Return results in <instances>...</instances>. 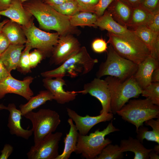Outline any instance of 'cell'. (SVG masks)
I'll list each match as a JSON object with an SVG mask.
<instances>
[{
    "instance_id": "6da1fadb",
    "label": "cell",
    "mask_w": 159,
    "mask_h": 159,
    "mask_svg": "<svg viewBox=\"0 0 159 159\" xmlns=\"http://www.w3.org/2000/svg\"><path fill=\"white\" fill-rule=\"evenodd\" d=\"M22 4L26 10L36 18L42 28L55 31L59 36L80 34V31L70 24L69 16L60 13L45 2L31 0Z\"/></svg>"
},
{
    "instance_id": "7a4b0ae2",
    "label": "cell",
    "mask_w": 159,
    "mask_h": 159,
    "mask_svg": "<svg viewBox=\"0 0 159 159\" xmlns=\"http://www.w3.org/2000/svg\"><path fill=\"white\" fill-rule=\"evenodd\" d=\"M98 62L97 59L90 56L85 47H82L59 67L42 72L41 75L44 78H63L65 76L74 78L90 72Z\"/></svg>"
},
{
    "instance_id": "3957f363",
    "label": "cell",
    "mask_w": 159,
    "mask_h": 159,
    "mask_svg": "<svg viewBox=\"0 0 159 159\" xmlns=\"http://www.w3.org/2000/svg\"><path fill=\"white\" fill-rule=\"evenodd\" d=\"M127 102L116 114L135 125L136 132L143 122L159 118V106L153 104L148 98L130 100Z\"/></svg>"
},
{
    "instance_id": "277c9868",
    "label": "cell",
    "mask_w": 159,
    "mask_h": 159,
    "mask_svg": "<svg viewBox=\"0 0 159 159\" xmlns=\"http://www.w3.org/2000/svg\"><path fill=\"white\" fill-rule=\"evenodd\" d=\"M105 80L107 83L110 92V107L113 114H116L130 99L138 97L141 94L142 90L133 76L124 81L109 76Z\"/></svg>"
},
{
    "instance_id": "5b68a950",
    "label": "cell",
    "mask_w": 159,
    "mask_h": 159,
    "mask_svg": "<svg viewBox=\"0 0 159 159\" xmlns=\"http://www.w3.org/2000/svg\"><path fill=\"white\" fill-rule=\"evenodd\" d=\"M106 52L107 58L100 65L96 74L97 78L107 75L124 81L134 75L138 64L120 56L110 44Z\"/></svg>"
},
{
    "instance_id": "8992f818",
    "label": "cell",
    "mask_w": 159,
    "mask_h": 159,
    "mask_svg": "<svg viewBox=\"0 0 159 159\" xmlns=\"http://www.w3.org/2000/svg\"><path fill=\"white\" fill-rule=\"evenodd\" d=\"M119 130L113 125L112 121L102 131L97 129L89 135L79 134L75 153L81 154L86 159H95L105 147L112 142L109 138L105 139V136Z\"/></svg>"
},
{
    "instance_id": "52a82bcc",
    "label": "cell",
    "mask_w": 159,
    "mask_h": 159,
    "mask_svg": "<svg viewBox=\"0 0 159 159\" xmlns=\"http://www.w3.org/2000/svg\"><path fill=\"white\" fill-rule=\"evenodd\" d=\"M31 122L34 135V145H36L45 137L54 132L61 122L59 115L49 109L31 111L23 116Z\"/></svg>"
},
{
    "instance_id": "ba28073f",
    "label": "cell",
    "mask_w": 159,
    "mask_h": 159,
    "mask_svg": "<svg viewBox=\"0 0 159 159\" xmlns=\"http://www.w3.org/2000/svg\"><path fill=\"white\" fill-rule=\"evenodd\" d=\"M107 36V43L110 44L118 54L137 64L150 55L148 48L143 42L131 41L109 32Z\"/></svg>"
},
{
    "instance_id": "9c48e42d",
    "label": "cell",
    "mask_w": 159,
    "mask_h": 159,
    "mask_svg": "<svg viewBox=\"0 0 159 159\" xmlns=\"http://www.w3.org/2000/svg\"><path fill=\"white\" fill-rule=\"evenodd\" d=\"M32 20L26 25L20 26L27 39L26 45L32 49L36 48L44 54L52 52L58 42L59 35L57 32H47L40 29Z\"/></svg>"
},
{
    "instance_id": "30bf717a",
    "label": "cell",
    "mask_w": 159,
    "mask_h": 159,
    "mask_svg": "<svg viewBox=\"0 0 159 159\" xmlns=\"http://www.w3.org/2000/svg\"><path fill=\"white\" fill-rule=\"evenodd\" d=\"M62 133L57 132L45 137L36 145L31 146L26 154L29 159H56L59 155V141Z\"/></svg>"
},
{
    "instance_id": "8fae6325",
    "label": "cell",
    "mask_w": 159,
    "mask_h": 159,
    "mask_svg": "<svg viewBox=\"0 0 159 159\" xmlns=\"http://www.w3.org/2000/svg\"><path fill=\"white\" fill-rule=\"evenodd\" d=\"M75 92L84 95L89 94L97 99L102 106L100 114L112 113L110 94L107 83L105 80L97 77L95 78L90 82L85 84L82 90Z\"/></svg>"
},
{
    "instance_id": "7c38bea8",
    "label": "cell",
    "mask_w": 159,
    "mask_h": 159,
    "mask_svg": "<svg viewBox=\"0 0 159 159\" xmlns=\"http://www.w3.org/2000/svg\"><path fill=\"white\" fill-rule=\"evenodd\" d=\"M81 47L79 42L73 35L59 36L58 42L52 52L51 63L61 65Z\"/></svg>"
},
{
    "instance_id": "4fadbf2b",
    "label": "cell",
    "mask_w": 159,
    "mask_h": 159,
    "mask_svg": "<svg viewBox=\"0 0 159 159\" xmlns=\"http://www.w3.org/2000/svg\"><path fill=\"white\" fill-rule=\"evenodd\" d=\"M34 78L28 76L22 80L14 78L11 74L0 81V99L8 93H13L20 95L28 100L34 95L30 87Z\"/></svg>"
},
{
    "instance_id": "5bb4252c",
    "label": "cell",
    "mask_w": 159,
    "mask_h": 159,
    "mask_svg": "<svg viewBox=\"0 0 159 159\" xmlns=\"http://www.w3.org/2000/svg\"><path fill=\"white\" fill-rule=\"evenodd\" d=\"M94 25L95 27H99L102 29L106 30L127 40L136 42H142L134 30L128 29L116 22L106 10L102 15L98 17Z\"/></svg>"
},
{
    "instance_id": "9a60e30c",
    "label": "cell",
    "mask_w": 159,
    "mask_h": 159,
    "mask_svg": "<svg viewBox=\"0 0 159 159\" xmlns=\"http://www.w3.org/2000/svg\"><path fill=\"white\" fill-rule=\"evenodd\" d=\"M67 111L69 117L75 122L79 134L84 135H87L90 129L96 124L109 121L113 118V114L111 112L101 113L95 116L87 115L83 117L69 108H67Z\"/></svg>"
},
{
    "instance_id": "2e32d148",
    "label": "cell",
    "mask_w": 159,
    "mask_h": 159,
    "mask_svg": "<svg viewBox=\"0 0 159 159\" xmlns=\"http://www.w3.org/2000/svg\"><path fill=\"white\" fill-rule=\"evenodd\" d=\"M43 85L50 92L54 97V100L59 104H64L75 100L77 93L74 91H65L63 86L66 85L63 78H44L43 80Z\"/></svg>"
},
{
    "instance_id": "e0dca14e",
    "label": "cell",
    "mask_w": 159,
    "mask_h": 159,
    "mask_svg": "<svg viewBox=\"0 0 159 159\" xmlns=\"http://www.w3.org/2000/svg\"><path fill=\"white\" fill-rule=\"evenodd\" d=\"M158 67L159 61L150 55L138 64L137 69L133 77L142 90L151 83V77L152 73Z\"/></svg>"
},
{
    "instance_id": "ac0fdd59",
    "label": "cell",
    "mask_w": 159,
    "mask_h": 159,
    "mask_svg": "<svg viewBox=\"0 0 159 159\" xmlns=\"http://www.w3.org/2000/svg\"><path fill=\"white\" fill-rule=\"evenodd\" d=\"M7 109L9 112L7 126L11 134L28 140L33 134L32 129H24L21 127V121L22 115L14 103L8 104Z\"/></svg>"
},
{
    "instance_id": "d6986e66",
    "label": "cell",
    "mask_w": 159,
    "mask_h": 159,
    "mask_svg": "<svg viewBox=\"0 0 159 159\" xmlns=\"http://www.w3.org/2000/svg\"><path fill=\"white\" fill-rule=\"evenodd\" d=\"M133 30L148 48L150 55L159 61V34L145 25L138 27Z\"/></svg>"
},
{
    "instance_id": "ffe728a7",
    "label": "cell",
    "mask_w": 159,
    "mask_h": 159,
    "mask_svg": "<svg viewBox=\"0 0 159 159\" xmlns=\"http://www.w3.org/2000/svg\"><path fill=\"white\" fill-rule=\"evenodd\" d=\"M6 16L21 26L28 24L31 21L30 14L26 11L19 0H12L6 9L0 11V16Z\"/></svg>"
},
{
    "instance_id": "44dd1931",
    "label": "cell",
    "mask_w": 159,
    "mask_h": 159,
    "mask_svg": "<svg viewBox=\"0 0 159 159\" xmlns=\"http://www.w3.org/2000/svg\"><path fill=\"white\" fill-rule=\"evenodd\" d=\"M132 8L121 0H114L108 6L107 10L115 21L127 28Z\"/></svg>"
},
{
    "instance_id": "7402d4cb",
    "label": "cell",
    "mask_w": 159,
    "mask_h": 159,
    "mask_svg": "<svg viewBox=\"0 0 159 159\" xmlns=\"http://www.w3.org/2000/svg\"><path fill=\"white\" fill-rule=\"evenodd\" d=\"M24 45L10 44L7 49L1 54L0 59L8 72L17 68Z\"/></svg>"
},
{
    "instance_id": "603a6c76",
    "label": "cell",
    "mask_w": 159,
    "mask_h": 159,
    "mask_svg": "<svg viewBox=\"0 0 159 159\" xmlns=\"http://www.w3.org/2000/svg\"><path fill=\"white\" fill-rule=\"evenodd\" d=\"M121 151H130L135 154L134 159H148L153 149L146 148L138 140L130 136L127 139L122 140L119 145Z\"/></svg>"
},
{
    "instance_id": "cb8c5ba5",
    "label": "cell",
    "mask_w": 159,
    "mask_h": 159,
    "mask_svg": "<svg viewBox=\"0 0 159 159\" xmlns=\"http://www.w3.org/2000/svg\"><path fill=\"white\" fill-rule=\"evenodd\" d=\"M67 122L70 126L68 133L64 138V147L62 153L59 155L56 159H68L71 154L75 152L79 133L72 120L69 118Z\"/></svg>"
},
{
    "instance_id": "d4e9b609",
    "label": "cell",
    "mask_w": 159,
    "mask_h": 159,
    "mask_svg": "<svg viewBox=\"0 0 159 159\" xmlns=\"http://www.w3.org/2000/svg\"><path fill=\"white\" fill-rule=\"evenodd\" d=\"M18 24L9 20L3 26L1 32L9 40L10 44L24 45L26 39L20 26Z\"/></svg>"
},
{
    "instance_id": "484cf974",
    "label": "cell",
    "mask_w": 159,
    "mask_h": 159,
    "mask_svg": "<svg viewBox=\"0 0 159 159\" xmlns=\"http://www.w3.org/2000/svg\"><path fill=\"white\" fill-rule=\"evenodd\" d=\"M132 8L127 27H129L134 29L141 26H147L152 20L154 14L140 5Z\"/></svg>"
},
{
    "instance_id": "4316f807",
    "label": "cell",
    "mask_w": 159,
    "mask_h": 159,
    "mask_svg": "<svg viewBox=\"0 0 159 159\" xmlns=\"http://www.w3.org/2000/svg\"><path fill=\"white\" fill-rule=\"evenodd\" d=\"M145 124L151 126L153 130H148V128L143 125L140 126L136 132L137 139L141 143L145 139L148 141L157 143L159 145V118L156 120L151 119L145 122Z\"/></svg>"
},
{
    "instance_id": "83f0119b",
    "label": "cell",
    "mask_w": 159,
    "mask_h": 159,
    "mask_svg": "<svg viewBox=\"0 0 159 159\" xmlns=\"http://www.w3.org/2000/svg\"><path fill=\"white\" fill-rule=\"evenodd\" d=\"M54 100V97L52 93L47 90H42L34 96H32L28 101L24 104H21L19 106L22 116L28 112L32 111L44 104L48 101Z\"/></svg>"
},
{
    "instance_id": "f1b7e54d",
    "label": "cell",
    "mask_w": 159,
    "mask_h": 159,
    "mask_svg": "<svg viewBox=\"0 0 159 159\" xmlns=\"http://www.w3.org/2000/svg\"><path fill=\"white\" fill-rule=\"evenodd\" d=\"M69 16L70 24L75 27L85 26L95 27L94 24L98 17L95 13L87 11H81Z\"/></svg>"
},
{
    "instance_id": "f546056e",
    "label": "cell",
    "mask_w": 159,
    "mask_h": 159,
    "mask_svg": "<svg viewBox=\"0 0 159 159\" xmlns=\"http://www.w3.org/2000/svg\"><path fill=\"white\" fill-rule=\"evenodd\" d=\"M123 153L119 145L110 144L102 150L95 159H120L123 157Z\"/></svg>"
},
{
    "instance_id": "4dcf8cb0",
    "label": "cell",
    "mask_w": 159,
    "mask_h": 159,
    "mask_svg": "<svg viewBox=\"0 0 159 159\" xmlns=\"http://www.w3.org/2000/svg\"><path fill=\"white\" fill-rule=\"evenodd\" d=\"M51 6L60 13L68 16H73L81 11L75 0H71L59 5Z\"/></svg>"
},
{
    "instance_id": "1f68e13d",
    "label": "cell",
    "mask_w": 159,
    "mask_h": 159,
    "mask_svg": "<svg viewBox=\"0 0 159 159\" xmlns=\"http://www.w3.org/2000/svg\"><path fill=\"white\" fill-rule=\"evenodd\" d=\"M141 94L149 99L153 104L159 106V82H152L142 90Z\"/></svg>"
},
{
    "instance_id": "d6a6232c",
    "label": "cell",
    "mask_w": 159,
    "mask_h": 159,
    "mask_svg": "<svg viewBox=\"0 0 159 159\" xmlns=\"http://www.w3.org/2000/svg\"><path fill=\"white\" fill-rule=\"evenodd\" d=\"M31 49L30 47L25 45L24 50L21 53L17 68H18L23 73H27L31 70L29 54Z\"/></svg>"
},
{
    "instance_id": "836d02e7",
    "label": "cell",
    "mask_w": 159,
    "mask_h": 159,
    "mask_svg": "<svg viewBox=\"0 0 159 159\" xmlns=\"http://www.w3.org/2000/svg\"><path fill=\"white\" fill-rule=\"evenodd\" d=\"M77 2L81 11H87L94 13L95 6L99 0H75Z\"/></svg>"
},
{
    "instance_id": "e575fe53",
    "label": "cell",
    "mask_w": 159,
    "mask_h": 159,
    "mask_svg": "<svg viewBox=\"0 0 159 159\" xmlns=\"http://www.w3.org/2000/svg\"><path fill=\"white\" fill-rule=\"evenodd\" d=\"M44 54L39 49H35L29 53V59L31 68L36 67L43 58Z\"/></svg>"
},
{
    "instance_id": "d590c367",
    "label": "cell",
    "mask_w": 159,
    "mask_h": 159,
    "mask_svg": "<svg viewBox=\"0 0 159 159\" xmlns=\"http://www.w3.org/2000/svg\"><path fill=\"white\" fill-rule=\"evenodd\" d=\"M92 48L95 52L102 53L107 51L108 48L107 43L102 38L96 39L92 42Z\"/></svg>"
},
{
    "instance_id": "8d00e7d4",
    "label": "cell",
    "mask_w": 159,
    "mask_h": 159,
    "mask_svg": "<svg viewBox=\"0 0 159 159\" xmlns=\"http://www.w3.org/2000/svg\"><path fill=\"white\" fill-rule=\"evenodd\" d=\"M139 5L153 14L159 11V0H143Z\"/></svg>"
},
{
    "instance_id": "74e56055",
    "label": "cell",
    "mask_w": 159,
    "mask_h": 159,
    "mask_svg": "<svg viewBox=\"0 0 159 159\" xmlns=\"http://www.w3.org/2000/svg\"><path fill=\"white\" fill-rule=\"evenodd\" d=\"M114 0H99L95 6L94 13L98 17L101 16L109 5Z\"/></svg>"
},
{
    "instance_id": "f35d334b",
    "label": "cell",
    "mask_w": 159,
    "mask_h": 159,
    "mask_svg": "<svg viewBox=\"0 0 159 159\" xmlns=\"http://www.w3.org/2000/svg\"><path fill=\"white\" fill-rule=\"evenodd\" d=\"M147 26L152 31L159 34V11L154 13L153 16Z\"/></svg>"
},
{
    "instance_id": "ab89813d",
    "label": "cell",
    "mask_w": 159,
    "mask_h": 159,
    "mask_svg": "<svg viewBox=\"0 0 159 159\" xmlns=\"http://www.w3.org/2000/svg\"><path fill=\"white\" fill-rule=\"evenodd\" d=\"M10 43L5 35L1 32H0V56L7 49Z\"/></svg>"
},
{
    "instance_id": "60d3db41",
    "label": "cell",
    "mask_w": 159,
    "mask_h": 159,
    "mask_svg": "<svg viewBox=\"0 0 159 159\" xmlns=\"http://www.w3.org/2000/svg\"><path fill=\"white\" fill-rule=\"evenodd\" d=\"M13 147L9 144H5L2 150L1 151L0 159H7L12 153Z\"/></svg>"
},
{
    "instance_id": "b9f144b4",
    "label": "cell",
    "mask_w": 159,
    "mask_h": 159,
    "mask_svg": "<svg viewBox=\"0 0 159 159\" xmlns=\"http://www.w3.org/2000/svg\"><path fill=\"white\" fill-rule=\"evenodd\" d=\"M11 74L4 64L2 61L0 59V81L5 78Z\"/></svg>"
},
{
    "instance_id": "7bdbcfd3",
    "label": "cell",
    "mask_w": 159,
    "mask_h": 159,
    "mask_svg": "<svg viewBox=\"0 0 159 159\" xmlns=\"http://www.w3.org/2000/svg\"><path fill=\"white\" fill-rule=\"evenodd\" d=\"M71 0H45V3L50 6L59 5Z\"/></svg>"
},
{
    "instance_id": "ee69618b",
    "label": "cell",
    "mask_w": 159,
    "mask_h": 159,
    "mask_svg": "<svg viewBox=\"0 0 159 159\" xmlns=\"http://www.w3.org/2000/svg\"><path fill=\"white\" fill-rule=\"evenodd\" d=\"M151 82H159V67L153 72L151 77Z\"/></svg>"
},
{
    "instance_id": "f6af8a7d",
    "label": "cell",
    "mask_w": 159,
    "mask_h": 159,
    "mask_svg": "<svg viewBox=\"0 0 159 159\" xmlns=\"http://www.w3.org/2000/svg\"><path fill=\"white\" fill-rule=\"evenodd\" d=\"M132 8L140 5L143 0H121Z\"/></svg>"
},
{
    "instance_id": "bcb514c9",
    "label": "cell",
    "mask_w": 159,
    "mask_h": 159,
    "mask_svg": "<svg viewBox=\"0 0 159 159\" xmlns=\"http://www.w3.org/2000/svg\"><path fill=\"white\" fill-rule=\"evenodd\" d=\"M12 0H0V11L6 9L10 5Z\"/></svg>"
},
{
    "instance_id": "7dc6e473",
    "label": "cell",
    "mask_w": 159,
    "mask_h": 159,
    "mask_svg": "<svg viewBox=\"0 0 159 159\" xmlns=\"http://www.w3.org/2000/svg\"><path fill=\"white\" fill-rule=\"evenodd\" d=\"M149 158L150 159H159V156L156 153L153 149L150 152L149 155Z\"/></svg>"
},
{
    "instance_id": "c3c4849f",
    "label": "cell",
    "mask_w": 159,
    "mask_h": 159,
    "mask_svg": "<svg viewBox=\"0 0 159 159\" xmlns=\"http://www.w3.org/2000/svg\"><path fill=\"white\" fill-rule=\"evenodd\" d=\"M8 19H5L0 22V32H1L4 26L9 21Z\"/></svg>"
},
{
    "instance_id": "681fc988",
    "label": "cell",
    "mask_w": 159,
    "mask_h": 159,
    "mask_svg": "<svg viewBox=\"0 0 159 159\" xmlns=\"http://www.w3.org/2000/svg\"><path fill=\"white\" fill-rule=\"evenodd\" d=\"M153 149L156 153L158 154L159 153V145H155Z\"/></svg>"
},
{
    "instance_id": "f907efd6",
    "label": "cell",
    "mask_w": 159,
    "mask_h": 159,
    "mask_svg": "<svg viewBox=\"0 0 159 159\" xmlns=\"http://www.w3.org/2000/svg\"><path fill=\"white\" fill-rule=\"evenodd\" d=\"M4 109H7V107L4 105L3 104H0V110Z\"/></svg>"
},
{
    "instance_id": "816d5d0a",
    "label": "cell",
    "mask_w": 159,
    "mask_h": 159,
    "mask_svg": "<svg viewBox=\"0 0 159 159\" xmlns=\"http://www.w3.org/2000/svg\"><path fill=\"white\" fill-rule=\"evenodd\" d=\"M22 3L29 0H19Z\"/></svg>"
},
{
    "instance_id": "f5cc1de1",
    "label": "cell",
    "mask_w": 159,
    "mask_h": 159,
    "mask_svg": "<svg viewBox=\"0 0 159 159\" xmlns=\"http://www.w3.org/2000/svg\"><path fill=\"white\" fill-rule=\"evenodd\" d=\"M1 16H0V19H1Z\"/></svg>"
}]
</instances>
